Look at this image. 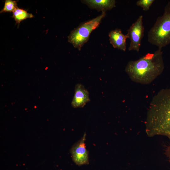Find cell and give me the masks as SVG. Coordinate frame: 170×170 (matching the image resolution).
I'll use <instances>...</instances> for the list:
<instances>
[{
	"label": "cell",
	"mask_w": 170,
	"mask_h": 170,
	"mask_svg": "<svg viewBox=\"0 0 170 170\" xmlns=\"http://www.w3.org/2000/svg\"><path fill=\"white\" fill-rule=\"evenodd\" d=\"M145 125L149 137L164 136L170 140V88L161 90L153 97Z\"/></svg>",
	"instance_id": "6da1fadb"
},
{
	"label": "cell",
	"mask_w": 170,
	"mask_h": 170,
	"mask_svg": "<svg viewBox=\"0 0 170 170\" xmlns=\"http://www.w3.org/2000/svg\"><path fill=\"white\" fill-rule=\"evenodd\" d=\"M164 65L162 49L148 53L138 60L130 61L125 71L133 81L142 84L152 82L163 72Z\"/></svg>",
	"instance_id": "7a4b0ae2"
},
{
	"label": "cell",
	"mask_w": 170,
	"mask_h": 170,
	"mask_svg": "<svg viewBox=\"0 0 170 170\" xmlns=\"http://www.w3.org/2000/svg\"><path fill=\"white\" fill-rule=\"evenodd\" d=\"M147 37L148 42L158 48L170 44V2L165 6L163 14L157 18Z\"/></svg>",
	"instance_id": "3957f363"
},
{
	"label": "cell",
	"mask_w": 170,
	"mask_h": 170,
	"mask_svg": "<svg viewBox=\"0 0 170 170\" xmlns=\"http://www.w3.org/2000/svg\"><path fill=\"white\" fill-rule=\"evenodd\" d=\"M105 12L95 18L80 24L76 28L71 31L68 36V41L74 47L80 50L84 44L88 41L91 32L99 25L101 20L105 16Z\"/></svg>",
	"instance_id": "277c9868"
},
{
	"label": "cell",
	"mask_w": 170,
	"mask_h": 170,
	"mask_svg": "<svg viewBox=\"0 0 170 170\" xmlns=\"http://www.w3.org/2000/svg\"><path fill=\"white\" fill-rule=\"evenodd\" d=\"M143 16H139L136 20L127 30L126 35L130 40L128 48L130 51L134 50L139 52L141 46V40L144 36V28L143 22Z\"/></svg>",
	"instance_id": "5b68a950"
},
{
	"label": "cell",
	"mask_w": 170,
	"mask_h": 170,
	"mask_svg": "<svg viewBox=\"0 0 170 170\" xmlns=\"http://www.w3.org/2000/svg\"><path fill=\"white\" fill-rule=\"evenodd\" d=\"M86 134L72 146L70 150L72 160L78 166L87 164L89 163L88 153L85 144Z\"/></svg>",
	"instance_id": "8992f818"
},
{
	"label": "cell",
	"mask_w": 170,
	"mask_h": 170,
	"mask_svg": "<svg viewBox=\"0 0 170 170\" xmlns=\"http://www.w3.org/2000/svg\"><path fill=\"white\" fill-rule=\"evenodd\" d=\"M90 100L88 90L82 84L80 83L76 84L71 103L72 106L74 108L82 107Z\"/></svg>",
	"instance_id": "52a82bcc"
},
{
	"label": "cell",
	"mask_w": 170,
	"mask_h": 170,
	"mask_svg": "<svg viewBox=\"0 0 170 170\" xmlns=\"http://www.w3.org/2000/svg\"><path fill=\"white\" fill-rule=\"evenodd\" d=\"M109 36L110 43L113 47L123 51L126 49L127 36L123 34L121 29H116L110 31Z\"/></svg>",
	"instance_id": "ba28073f"
},
{
	"label": "cell",
	"mask_w": 170,
	"mask_h": 170,
	"mask_svg": "<svg viewBox=\"0 0 170 170\" xmlns=\"http://www.w3.org/2000/svg\"><path fill=\"white\" fill-rule=\"evenodd\" d=\"M82 2L90 8L105 12L110 10L116 6L115 0H84Z\"/></svg>",
	"instance_id": "9c48e42d"
},
{
	"label": "cell",
	"mask_w": 170,
	"mask_h": 170,
	"mask_svg": "<svg viewBox=\"0 0 170 170\" xmlns=\"http://www.w3.org/2000/svg\"><path fill=\"white\" fill-rule=\"evenodd\" d=\"M12 17L14 20L16 24L19 25L22 21L27 18H33L34 16L32 14L28 13L26 10L17 7L13 12Z\"/></svg>",
	"instance_id": "30bf717a"
},
{
	"label": "cell",
	"mask_w": 170,
	"mask_h": 170,
	"mask_svg": "<svg viewBox=\"0 0 170 170\" xmlns=\"http://www.w3.org/2000/svg\"><path fill=\"white\" fill-rule=\"evenodd\" d=\"M17 1L12 0H6L3 8L0 11V13L13 12L18 7Z\"/></svg>",
	"instance_id": "8fae6325"
},
{
	"label": "cell",
	"mask_w": 170,
	"mask_h": 170,
	"mask_svg": "<svg viewBox=\"0 0 170 170\" xmlns=\"http://www.w3.org/2000/svg\"><path fill=\"white\" fill-rule=\"evenodd\" d=\"M154 1V0H139L137 2L136 4L142 8L144 10L147 11L149 10Z\"/></svg>",
	"instance_id": "7c38bea8"
},
{
	"label": "cell",
	"mask_w": 170,
	"mask_h": 170,
	"mask_svg": "<svg viewBox=\"0 0 170 170\" xmlns=\"http://www.w3.org/2000/svg\"><path fill=\"white\" fill-rule=\"evenodd\" d=\"M167 155L168 156L170 160V146L168 147L166 151Z\"/></svg>",
	"instance_id": "4fadbf2b"
}]
</instances>
